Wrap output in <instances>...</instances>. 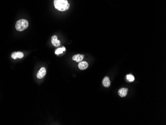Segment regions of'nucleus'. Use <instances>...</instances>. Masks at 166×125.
I'll return each mask as SVG.
<instances>
[{
	"instance_id": "39448f33",
	"label": "nucleus",
	"mask_w": 166,
	"mask_h": 125,
	"mask_svg": "<svg viewBox=\"0 0 166 125\" xmlns=\"http://www.w3.org/2000/svg\"><path fill=\"white\" fill-rule=\"evenodd\" d=\"M24 56V53L22 52L18 51V52H13L12 55V58L14 59H16L17 58H22Z\"/></svg>"
},
{
	"instance_id": "423d86ee",
	"label": "nucleus",
	"mask_w": 166,
	"mask_h": 125,
	"mask_svg": "<svg viewBox=\"0 0 166 125\" xmlns=\"http://www.w3.org/2000/svg\"><path fill=\"white\" fill-rule=\"evenodd\" d=\"M84 57V55L78 54L74 55L72 57V59L73 60L76 61L77 62H80L83 60Z\"/></svg>"
},
{
	"instance_id": "f03ea898",
	"label": "nucleus",
	"mask_w": 166,
	"mask_h": 125,
	"mask_svg": "<svg viewBox=\"0 0 166 125\" xmlns=\"http://www.w3.org/2000/svg\"><path fill=\"white\" fill-rule=\"evenodd\" d=\"M15 26L17 31L22 32L28 27V22L25 19H21L17 21Z\"/></svg>"
},
{
	"instance_id": "f257e3e1",
	"label": "nucleus",
	"mask_w": 166,
	"mask_h": 125,
	"mask_svg": "<svg viewBox=\"0 0 166 125\" xmlns=\"http://www.w3.org/2000/svg\"><path fill=\"white\" fill-rule=\"evenodd\" d=\"M55 8L59 11H66L69 9L70 5L67 0H54Z\"/></svg>"
},
{
	"instance_id": "9b49d317",
	"label": "nucleus",
	"mask_w": 166,
	"mask_h": 125,
	"mask_svg": "<svg viewBox=\"0 0 166 125\" xmlns=\"http://www.w3.org/2000/svg\"><path fill=\"white\" fill-rule=\"evenodd\" d=\"M127 79L129 82H133L135 80V78L133 75L132 74H128L126 76Z\"/></svg>"
},
{
	"instance_id": "20e7f679",
	"label": "nucleus",
	"mask_w": 166,
	"mask_h": 125,
	"mask_svg": "<svg viewBox=\"0 0 166 125\" xmlns=\"http://www.w3.org/2000/svg\"><path fill=\"white\" fill-rule=\"evenodd\" d=\"M51 42L53 45L55 47H58L60 45L61 42L59 40H58L57 35H53L51 37Z\"/></svg>"
},
{
	"instance_id": "7ed1b4c3",
	"label": "nucleus",
	"mask_w": 166,
	"mask_h": 125,
	"mask_svg": "<svg viewBox=\"0 0 166 125\" xmlns=\"http://www.w3.org/2000/svg\"><path fill=\"white\" fill-rule=\"evenodd\" d=\"M46 74V70L44 67L42 68L38 71L37 73V77L38 79H42L45 76Z\"/></svg>"
},
{
	"instance_id": "6e6552de",
	"label": "nucleus",
	"mask_w": 166,
	"mask_h": 125,
	"mask_svg": "<svg viewBox=\"0 0 166 125\" xmlns=\"http://www.w3.org/2000/svg\"><path fill=\"white\" fill-rule=\"evenodd\" d=\"M128 89L126 88H121L119 90V95L121 97H124L125 96H126L128 92Z\"/></svg>"
},
{
	"instance_id": "1a4fd4ad",
	"label": "nucleus",
	"mask_w": 166,
	"mask_h": 125,
	"mask_svg": "<svg viewBox=\"0 0 166 125\" xmlns=\"http://www.w3.org/2000/svg\"><path fill=\"white\" fill-rule=\"evenodd\" d=\"M103 85L105 87H109L111 85V81L109 77L106 76L103 78Z\"/></svg>"
},
{
	"instance_id": "0eeeda50",
	"label": "nucleus",
	"mask_w": 166,
	"mask_h": 125,
	"mask_svg": "<svg viewBox=\"0 0 166 125\" xmlns=\"http://www.w3.org/2000/svg\"><path fill=\"white\" fill-rule=\"evenodd\" d=\"M89 66V64L86 61H81L78 64V67L81 70H85Z\"/></svg>"
},
{
	"instance_id": "9d476101",
	"label": "nucleus",
	"mask_w": 166,
	"mask_h": 125,
	"mask_svg": "<svg viewBox=\"0 0 166 125\" xmlns=\"http://www.w3.org/2000/svg\"><path fill=\"white\" fill-rule=\"evenodd\" d=\"M66 50V49H65V47H61V48H59V49H58L56 51H55V54H57V55H58V54H61L63 53V51H65Z\"/></svg>"
}]
</instances>
